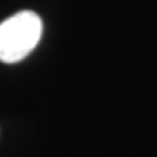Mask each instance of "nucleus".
<instances>
[{"label":"nucleus","mask_w":157,"mask_h":157,"mask_svg":"<svg viewBox=\"0 0 157 157\" xmlns=\"http://www.w3.org/2000/svg\"><path fill=\"white\" fill-rule=\"evenodd\" d=\"M42 19L33 11H21L0 23V61L17 63L37 47Z\"/></svg>","instance_id":"nucleus-1"}]
</instances>
